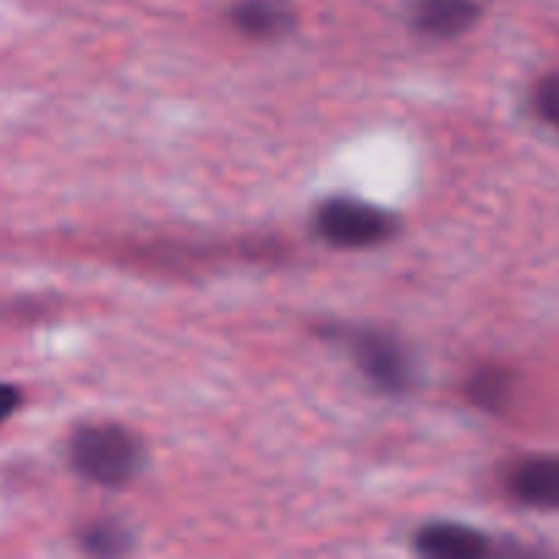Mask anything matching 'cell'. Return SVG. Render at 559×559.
Instances as JSON below:
<instances>
[{"mask_svg": "<svg viewBox=\"0 0 559 559\" xmlns=\"http://www.w3.org/2000/svg\"><path fill=\"white\" fill-rule=\"evenodd\" d=\"M71 467L98 486H126L142 469V442L115 424H93L74 431L69 442Z\"/></svg>", "mask_w": 559, "mask_h": 559, "instance_id": "obj_1", "label": "cell"}, {"mask_svg": "<svg viewBox=\"0 0 559 559\" xmlns=\"http://www.w3.org/2000/svg\"><path fill=\"white\" fill-rule=\"evenodd\" d=\"M314 233L336 249H371L396 233L391 213L353 197L325 200L314 213Z\"/></svg>", "mask_w": 559, "mask_h": 559, "instance_id": "obj_2", "label": "cell"}, {"mask_svg": "<svg viewBox=\"0 0 559 559\" xmlns=\"http://www.w3.org/2000/svg\"><path fill=\"white\" fill-rule=\"evenodd\" d=\"M353 358L366 380L385 393H404L413 385V360L402 342L382 331H358L349 336Z\"/></svg>", "mask_w": 559, "mask_h": 559, "instance_id": "obj_3", "label": "cell"}, {"mask_svg": "<svg viewBox=\"0 0 559 559\" xmlns=\"http://www.w3.org/2000/svg\"><path fill=\"white\" fill-rule=\"evenodd\" d=\"M508 495L535 511H559V456H527L513 464Z\"/></svg>", "mask_w": 559, "mask_h": 559, "instance_id": "obj_4", "label": "cell"}, {"mask_svg": "<svg viewBox=\"0 0 559 559\" xmlns=\"http://www.w3.org/2000/svg\"><path fill=\"white\" fill-rule=\"evenodd\" d=\"M415 546H418L420 555L440 559H478L491 551L489 538H486L484 533L451 522L426 524V527L415 535Z\"/></svg>", "mask_w": 559, "mask_h": 559, "instance_id": "obj_5", "label": "cell"}, {"mask_svg": "<svg viewBox=\"0 0 559 559\" xmlns=\"http://www.w3.org/2000/svg\"><path fill=\"white\" fill-rule=\"evenodd\" d=\"M480 9L475 0H415V31L435 38H456L475 25Z\"/></svg>", "mask_w": 559, "mask_h": 559, "instance_id": "obj_6", "label": "cell"}, {"mask_svg": "<svg viewBox=\"0 0 559 559\" xmlns=\"http://www.w3.org/2000/svg\"><path fill=\"white\" fill-rule=\"evenodd\" d=\"M233 22L246 36L273 38L293 27V11L282 0H240L233 9Z\"/></svg>", "mask_w": 559, "mask_h": 559, "instance_id": "obj_7", "label": "cell"}, {"mask_svg": "<svg viewBox=\"0 0 559 559\" xmlns=\"http://www.w3.org/2000/svg\"><path fill=\"white\" fill-rule=\"evenodd\" d=\"M511 374L506 369H500V366H489V369H480L469 380L467 393L473 399V404H478L480 409H500L508 402V396H511Z\"/></svg>", "mask_w": 559, "mask_h": 559, "instance_id": "obj_8", "label": "cell"}, {"mask_svg": "<svg viewBox=\"0 0 559 559\" xmlns=\"http://www.w3.org/2000/svg\"><path fill=\"white\" fill-rule=\"evenodd\" d=\"M82 546H85L91 555H123L129 549V535L118 527V524H109V522H98L93 527H87L82 533Z\"/></svg>", "mask_w": 559, "mask_h": 559, "instance_id": "obj_9", "label": "cell"}, {"mask_svg": "<svg viewBox=\"0 0 559 559\" xmlns=\"http://www.w3.org/2000/svg\"><path fill=\"white\" fill-rule=\"evenodd\" d=\"M533 104H535V112L540 115V120H546V123L559 129V71H555V74H546L544 80L535 85Z\"/></svg>", "mask_w": 559, "mask_h": 559, "instance_id": "obj_10", "label": "cell"}, {"mask_svg": "<svg viewBox=\"0 0 559 559\" xmlns=\"http://www.w3.org/2000/svg\"><path fill=\"white\" fill-rule=\"evenodd\" d=\"M20 402L22 393L14 385H9V382H0V424H5L16 413Z\"/></svg>", "mask_w": 559, "mask_h": 559, "instance_id": "obj_11", "label": "cell"}]
</instances>
